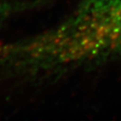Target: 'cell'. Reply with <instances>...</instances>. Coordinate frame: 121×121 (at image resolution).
<instances>
[{
  "label": "cell",
  "instance_id": "1",
  "mask_svg": "<svg viewBox=\"0 0 121 121\" xmlns=\"http://www.w3.org/2000/svg\"><path fill=\"white\" fill-rule=\"evenodd\" d=\"M19 55L38 78L57 77L121 55V0H82L62 21L21 39Z\"/></svg>",
  "mask_w": 121,
  "mask_h": 121
},
{
  "label": "cell",
  "instance_id": "2",
  "mask_svg": "<svg viewBox=\"0 0 121 121\" xmlns=\"http://www.w3.org/2000/svg\"><path fill=\"white\" fill-rule=\"evenodd\" d=\"M7 13H8V11H7V6H5L4 4H0V22L4 20Z\"/></svg>",
  "mask_w": 121,
  "mask_h": 121
}]
</instances>
